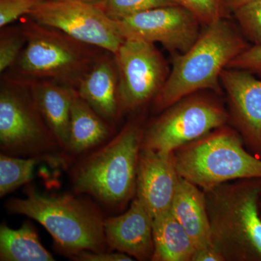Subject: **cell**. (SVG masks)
Returning a JSON list of instances; mask_svg holds the SVG:
<instances>
[{
  "instance_id": "obj_1",
  "label": "cell",
  "mask_w": 261,
  "mask_h": 261,
  "mask_svg": "<svg viewBox=\"0 0 261 261\" xmlns=\"http://www.w3.org/2000/svg\"><path fill=\"white\" fill-rule=\"evenodd\" d=\"M206 27L186 53L173 58L172 69L154 98L158 111L167 109L202 89L219 92L223 70L249 47L224 18Z\"/></svg>"
},
{
  "instance_id": "obj_2",
  "label": "cell",
  "mask_w": 261,
  "mask_h": 261,
  "mask_svg": "<svg viewBox=\"0 0 261 261\" xmlns=\"http://www.w3.org/2000/svg\"><path fill=\"white\" fill-rule=\"evenodd\" d=\"M144 134L140 123L130 122L107 143L81 160L72 171L75 191L88 194L109 207L125 205L136 193Z\"/></svg>"
},
{
  "instance_id": "obj_3",
  "label": "cell",
  "mask_w": 261,
  "mask_h": 261,
  "mask_svg": "<svg viewBox=\"0 0 261 261\" xmlns=\"http://www.w3.org/2000/svg\"><path fill=\"white\" fill-rule=\"evenodd\" d=\"M5 206L9 212L42 224L70 257L84 251H105L108 247L102 214L74 196L42 195L30 187L25 198L10 199Z\"/></svg>"
},
{
  "instance_id": "obj_4",
  "label": "cell",
  "mask_w": 261,
  "mask_h": 261,
  "mask_svg": "<svg viewBox=\"0 0 261 261\" xmlns=\"http://www.w3.org/2000/svg\"><path fill=\"white\" fill-rule=\"evenodd\" d=\"M20 27L27 44L13 65L15 78L48 80L75 89L102 56L103 49L89 45L57 29L24 16Z\"/></svg>"
},
{
  "instance_id": "obj_5",
  "label": "cell",
  "mask_w": 261,
  "mask_h": 261,
  "mask_svg": "<svg viewBox=\"0 0 261 261\" xmlns=\"http://www.w3.org/2000/svg\"><path fill=\"white\" fill-rule=\"evenodd\" d=\"M256 185H221L207 192L213 245L226 258L261 260V219Z\"/></svg>"
},
{
  "instance_id": "obj_6",
  "label": "cell",
  "mask_w": 261,
  "mask_h": 261,
  "mask_svg": "<svg viewBox=\"0 0 261 261\" xmlns=\"http://www.w3.org/2000/svg\"><path fill=\"white\" fill-rule=\"evenodd\" d=\"M173 154L178 176L205 192L229 180L261 178V160L246 152L228 128L209 133Z\"/></svg>"
},
{
  "instance_id": "obj_7",
  "label": "cell",
  "mask_w": 261,
  "mask_h": 261,
  "mask_svg": "<svg viewBox=\"0 0 261 261\" xmlns=\"http://www.w3.org/2000/svg\"><path fill=\"white\" fill-rule=\"evenodd\" d=\"M0 147L10 155L41 158L61 148L36 107L28 84L15 77L1 86Z\"/></svg>"
},
{
  "instance_id": "obj_8",
  "label": "cell",
  "mask_w": 261,
  "mask_h": 261,
  "mask_svg": "<svg viewBox=\"0 0 261 261\" xmlns=\"http://www.w3.org/2000/svg\"><path fill=\"white\" fill-rule=\"evenodd\" d=\"M34 21L113 55L123 42L118 21L85 0H44L28 15Z\"/></svg>"
},
{
  "instance_id": "obj_9",
  "label": "cell",
  "mask_w": 261,
  "mask_h": 261,
  "mask_svg": "<svg viewBox=\"0 0 261 261\" xmlns=\"http://www.w3.org/2000/svg\"><path fill=\"white\" fill-rule=\"evenodd\" d=\"M221 106L201 97H187L167 108L144 134L142 149L173 153L227 121Z\"/></svg>"
},
{
  "instance_id": "obj_10",
  "label": "cell",
  "mask_w": 261,
  "mask_h": 261,
  "mask_svg": "<svg viewBox=\"0 0 261 261\" xmlns=\"http://www.w3.org/2000/svg\"><path fill=\"white\" fill-rule=\"evenodd\" d=\"M114 58L121 113L137 109L156 97L168 73L164 58L153 43L125 39Z\"/></svg>"
},
{
  "instance_id": "obj_11",
  "label": "cell",
  "mask_w": 261,
  "mask_h": 261,
  "mask_svg": "<svg viewBox=\"0 0 261 261\" xmlns=\"http://www.w3.org/2000/svg\"><path fill=\"white\" fill-rule=\"evenodd\" d=\"M117 21L124 39L161 43L176 54L186 53L200 34V20L181 5L154 8Z\"/></svg>"
},
{
  "instance_id": "obj_12",
  "label": "cell",
  "mask_w": 261,
  "mask_h": 261,
  "mask_svg": "<svg viewBox=\"0 0 261 261\" xmlns=\"http://www.w3.org/2000/svg\"><path fill=\"white\" fill-rule=\"evenodd\" d=\"M178 180L173 153L141 149L136 194L152 219L171 211Z\"/></svg>"
},
{
  "instance_id": "obj_13",
  "label": "cell",
  "mask_w": 261,
  "mask_h": 261,
  "mask_svg": "<svg viewBox=\"0 0 261 261\" xmlns=\"http://www.w3.org/2000/svg\"><path fill=\"white\" fill-rule=\"evenodd\" d=\"M221 84L235 121L250 145L261 152V80L245 70L225 68Z\"/></svg>"
},
{
  "instance_id": "obj_14",
  "label": "cell",
  "mask_w": 261,
  "mask_h": 261,
  "mask_svg": "<svg viewBox=\"0 0 261 261\" xmlns=\"http://www.w3.org/2000/svg\"><path fill=\"white\" fill-rule=\"evenodd\" d=\"M104 232L108 247L112 250L139 260H152V219L137 197L126 213L105 219Z\"/></svg>"
},
{
  "instance_id": "obj_15",
  "label": "cell",
  "mask_w": 261,
  "mask_h": 261,
  "mask_svg": "<svg viewBox=\"0 0 261 261\" xmlns=\"http://www.w3.org/2000/svg\"><path fill=\"white\" fill-rule=\"evenodd\" d=\"M21 80L28 84L36 107L60 147L67 150L70 109L76 89L51 80Z\"/></svg>"
},
{
  "instance_id": "obj_16",
  "label": "cell",
  "mask_w": 261,
  "mask_h": 261,
  "mask_svg": "<svg viewBox=\"0 0 261 261\" xmlns=\"http://www.w3.org/2000/svg\"><path fill=\"white\" fill-rule=\"evenodd\" d=\"M79 95L107 122L119 117L118 73L114 55L106 51L94 63L92 69L76 89Z\"/></svg>"
},
{
  "instance_id": "obj_17",
  "label": "cell",
  "mask_w": 261,
  "mask_h": 261,
  "mask_svg": "<svg viewBox=\"0 0 261 261\" xmlns=\"http://www.w3.org/2000/svg\"><path fill=\"white\" fill-rule=\"evenodd\" d=\"M171 211L192 239L196 250L214 247L205 195L198 187L179 176Z\"/></svg>"
},
{
  "instance_id": "obj_18",
  "label": "cell",
  "mask_w": 261,
  "mask_h": 261,
  "mask_svg": "<svg viewBox=\"0 0 261 261\" xmlns=\"http://www.w3.org/2000/svg\"><path fill=\"white\" fill-rule=\"evenodd\" d=\"M108 123L76 92L70 109L67 151L73 154H82L104 144L111 135Z\"/></svg>"
},
{
  "instance_id": "obj_19",
  "label": "cell",
  "mask_w": 261,
  "mask_h": 261,
  "mask_svg": "<svg viewBox=\"0 0 261 261\" xmlns=\"http://www.w3.org/2000/svg\"><path fill=\"white\" fill-rule=\"evenodd\" d=\"M152 260L192 261L195 244L171 211L152 219Z\"/></svg>"
},
{
  "instance_id": "obj_20",
  "label": "cell",
  "mask_w": 261,
  "mask_h": 261,
  "mask_svg": "<svg viewBox=\"0 0 261 261\" xmlns=\"http://www.w3.org/2000/svg\"><path fill=\"white\" fill-rule=\"evenodd\" d=\"M0 260L53 261L55 258L40 243L32 224L27 221L18 229L1 224Z\"/></svg>"
},
{
  "instance_id": "obj_21",
  "label": "cell",
  "mask_w": 261,
  "mask_h": 261,
  "mask_svg": "<svg viewBox=\"0 0 261 261\" xmlns=\"http://www.w3.org/2000/svg\"><path fill=\"white\" fill-rule=\"evenodd\" d=\"M44 158L22 159L2 153L0 155V197H3L32 180L34 168Z\"/></svg>"
},
{
  "instance_id": "obj_22",
  "label": "cell",
  "mask_w": 261,
  "mask_h": 261,
  "mask_svg": "<svg viewBox=\"0 0 261 261\" xmlns=\"http://www.w3.org/2000/svg\"><path fill=\"white\" fill-rule=\"evenodd\" d=\"M177 5V0H106L100 7L110 18L120 20L147 10Z\"/></svg>"
},
{
  "instance_id": "obj_23",
  "label": "cell",
  "mask_w": 261,
  "mask_h": 261,
  "mask_svg": "<svg viewBox=\"0 0 261 261\" xmlns=\"http://www.w3.org/2000/svg\"><path fill=\"white\" fill-rule=\"evenodd\" d=\"M27 44L21 27L2 29L0 35V73L13 67Z\"/></svg>"
},
{
  "instance_id": "obj_24",
  "label": "cell",
  "mask_w": 261,
  "mask_h": 261,
  "mask_svg": "<svg viewBox=\"0 0 261 261\" xmlns=\"http://www.w3.org/2000/svg\"><path fill=\"white\" fill-rule=\"evenodd\" d=\"M244 34L254 45H261V0H255L233 12Z\"/></svg>"
},
{
  "instance_id": "obj_25",
  "label": "cell",
  "mask_w": 261,
  "mask_h": 261,
  "mask_svg": "<svg viewBox=\"0 0 261 261\" xmlns=\"http://www.w3.org/2000/svg\"><path fill=\"white\" fill-rule=\"evenodd\" d=\"M44 0H0L1 29L30 14Z\"/></svg>"
},
{
  "instance_id": "obj_26",
  "label": "cell",
  "mask_w": 261,
  "mask_h": 261,
  "mask_svg": "<svg viewBox=\"0 0 261 261\" xmlns=\"http://www.w3.org/2000/svg\"><path fill=\"white\" fill-rule=\"evenodd\" d=\"M178 4L193 13L201 23L207 25L223 18L224 10L219 0H177Z\"/></svg>"
},
{
  "instance_id": "obj_27",
  "label": "cell",
  "mask_w": 261,
  "mask_h": 261,
  "mask_svg": "<svg viewBox=\"0 0 261 261\" xmlns=\"http://www.w3.org/2000/svg\"><path fill=\"white\" fill-rule=\"evenodd\" d=\"M261 75V45L248 47L228 64L227 68Z\"/></svg>"
},
{
  "instance_id": "obj_28",
  "label": "cell",
  "mask_w": 261,
  "mask_h": 261,
  "mask_svg": "<svg viewBox=\"0 0 261 261\" xmlns=\"http://www.w3.org/2000/svg\"><path fill=\"white\" fill-rule=\"evenodd\" d=\"M70 258L77 261H130L134 260L132 257L123 252L105 251H84L77 254Z\"/></svg>"
},
{
  "instance_id": "obj_29",
  "label": "cell",
  "mask_w": 261,
  "mask_h": 261,
  "mask_svg": "<svg viewBox=\"0 0 261 261\" xmlns=\"http://www.w3.org/2000/svg\"><path fill=\"white\" fill-rule=\"evenodd\" d=\"M225 260L223 255L215 247L197 249L192 261H222Z\"/></svg>"
},
{
  "instance_id": "obj_30",
  "label": "cell",
  "mask_w": 261,
  "mask_h": 261,
  "mask_svg": "<svg viewBox=\"0 0 261 261\" xmlns=\"http://www.w3.org/2000/svg\"><path fill=\"white\" fill-rule=\"evenodd\" d=\"M219 1L223 10H224V13L225 12L233 13L240 7L246 5L247 3H251V2L255 1V0H219Z\"/></svg>"
},
{
  "instance_id": "obj_31",
  "label": "cell",
  "mask_w": 261,
  "mask_h": 261,
  "mask_svg": "<svg viewBox=\"0 0 261 261\" xmlns=\"http://www.w3.org/2000/svg\"><path fill=\"white\" fill-rule=\"evenodd\" d=\"M87 3H92V4L99 5V6H101V5L104 4L106 3V0H85Z\"/></svg>"
}]
</instances>
